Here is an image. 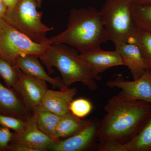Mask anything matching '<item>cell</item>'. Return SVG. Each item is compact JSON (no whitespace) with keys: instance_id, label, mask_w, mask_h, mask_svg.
Returning <instances> with one entry per match:
<instances>
[{"instance_id":"1","label":"cell","mask_w":151,"mask_h":151,"mask_svg":"<svg viewBox=\"0 0 151 151\" xmlns=\"http://www.w3.org/2000/svg\"><path fill=\"white\" fill-rule=\"evenodd\" d=\"M106 114L99 122L98 144L124 143L141 132L151 114V104L126 99L119 94L108 100L104 107Z\"/></svg>"},{"instance_id":"2","label":"cell","mask_w":151,"mask_h":151,"mask_svg":"<svg viewBox=\"0 0 151 151\" xmlns=\"http://www.w3.org/2000/svg\"><path fill=\"white\" fill-rule=\"evenodd\" d=\"M48 40L51 45H69L79 52L109 41L101 12L92 7L71 10L66 29Z\"/></svg>"},{"instance_id":"3","label":"cell","mask_w":151,"mask_h":151,"mask_svg":"<svg viewBox=\"0 0 151 151\" xmlns=\"http://www.w3.org/2000/svg\"><path fill=\"white\" fill-rule=\"evenodd\" d=\"M40 58L49 73H53L52 67L56 68L64 86L79 82L91 91H95L98 88L96 81L102 79L100 74L81 59L74 49L65 45H51L46 53Z\"/></svg>"},{"instance_id":"4","label":"cell","mask_w":151,"mask_h":151,"mask_svg":"<svg viewBox=\"0 0 151 151\" xmlns=\"http://www.w3.org/2000/svg\"><path fill=\"white\" fill-rule=\"evenodd\" d=\"M133 0H106L100 11L108 40L115 46L130 40L137 28L132 16Z\"/></svg>"},{"instance_id":"5","label":"cell","mask_w":151,"mask_h":151,"mask_svg":"<svg viewBox=\"0 0 151 151\" xmlns=\"http://www.w3.org/2000/svg\"><path fill=\"white\" fill-rule=\"evenodd\" d=\"M35 0H18L4 19L13 27L38 43H50L47 33L53 29L42 22L43 12H38Z\"/></svg>"},{"instance_id":"6","label":"cell","mask_w":151,"mask_h":151,"mask_svg":"<svg viewBox=\"0 0 151 151\" xmlns=\"http://www.w3.org/2000/svg\"><path fill=\"white\" fill-rule=\"evenodd\" d=\"M51 45L38 43L0 19V56L14 65L19 57L30 55L40 58Z\"/></svg>"},{"instance_id":"7","label":"cell","mask_w":151,"mask_h":151,"mask_svg":"<svg viewBox=\"0 0 151 151\" xmlns=\"http://www.w3.org/2000/svg\"><path fill=\"white\" fill-rule=\"evenodd\" d=\"M99 122L91 119V122L80 132L69 137L58 140L49 148L52 151H85L97 150V131Z\"/></svg>"},{"instance_id":"8","label":"cell","mask_w":151,"mask_h":151,"mask_svg":"<svg viewBox=\"0 0 151 151\" xmlns=\"http://www.w3.org/2000/svg\"><path fill=\"white\" fill-rule=\"evenodd\" d=\"M106 86L120 89L119 94L126 99L144 101L151 104V73L148 71L133 81L126 80L122 74H118L107 81Z\"/></svg>"},{"instance_id":"9","label":"cell","mask_w":151,"mask_h":151,"mask_svg":"<svg viewBox=\"0 0 151 151\" xmlns=\"http://www.w3.org/2000/svg\"><path fill=\"white\" fill-rule=\"evenodd\" d=\"M46 82L21 71L18 80L12 89L33 113L40 105L48 89Z\"/></svg>"},{"instance_id":"10","label":"cell","mask_w":151,"mask_h":151,"mask_svg":"<svg viewBox=\"0 0 151 151\" xmlns=\"http://www.w3.org/2000/svg\"><path fill=\"white\" fill-rule=\"evenodd\" d=\"M56 142L45 134L37 127L34 113L27 120V125L20 133L14 132L10 143L24 145L35 151L48 150Z\"/></svg>"},{"instance_id":"11","label":"cell","mask_w":151,"mask_h":151,"mask_svg":"<svg viewBox=\"0 0 151 151\" xmlns=\"http://www.w3.org/2000/svg\"><path fill=\"white\" fill-rule=\"evenodd\" d=\"M77 92L76 88L65 86L59 91L48 89L40 105L34 112L46 111L59 116H64L70 112L69 106Z\"/></svg>"},{"instance_id":"12","label":"cell","mask_w":151,"mask_h":151,"mask_svg":"<svg viewBox=\"0 0 151 151\" xmlns=\"http://www.w3.org/2000/svg\"><path fill=\"white\" fill-rule=\"evenodd\" d=\"M78 56L89 63L100 74L111 68L124 65L122 58L118 51H105L101 49L100 47L79 52Z\"/></svg>"},{"instance_id":"13","label":"cell","mask_w":151,"mask_h":151,"mask_svg":"<svg viewBox=\"0 0 151 151\" xmlns=\"http://www.w3.org/2000/svg\"><path fill=\"white\" fill-rule=\"evenodd\" d=\"M0 114L27 121L33 114L12 88L0 81Z\"/></svg>"},{"instance_id":"14","label":"cell","mask_w":151,"mask_h":151,"mask_svg":"<svg viewBox=\"0 0 151 151\" xmlns=\"http://www.w3.org/2000/svg\"><path fill=\"white\" fill-rule=\"evenodd\" d=\"M116 47V50L121 55L124 65L128 67L133 79L136 80L148 71L142 52L136 43L131 41L120 44Z\"/></svg>"},{"instance_id":"15","label":"cell","mask_w":151,"mask_h":151,"mask_svg":"<svg viewBox=\"0 0 151 151\" xmlns=\"http://www.w3.org/2000/svg\"><path fill=\"white\" fill-rule=\"evenodd\" d=\"M98 151H151V114L141 132L132 140L124 143L99 144Z\"/></svg>"},{"instance_id":"16","label":"cell","mask_w":151,"mask_h":151,"mask_svg":"<svg viewBox=\"0 0 151 151\" xmlns=\"http://www.w3.org/2000/svg\"><path fill=\"white\" fill-rule=\"evenodd\" d=\"M38 58L37 57L30 55L19 57L13 65L26 74L46 81L55 89H61L64 86L62 79L58 77H50L45 71Z\"/></svg>"},{"instance_id":"17","label":"cell","mask_w":151,"mask_h":151,"mask_svg":"<svg viewBox=\"0 0 151 151\" xmlns=\"http://www.w3.org/2000/svg\"><path fill=\"white\" fill-rule=\"evenodd\" d=\"M91 119L78 118L70 112L61 116L57 128V140L73 136L81 131L91 122Z\"/></svg>"},{"instance_id":"18","label":"cell","mask_w":151,"mask_h":151,"mask_svg":"<svg viewBox=\"0 0 151 151\" xmlns=\"http://www.w3.org/2000/svg\"><path fill=\"white\" fill-rule=\"evenodd\" d=\"M33 113L35 115L39 129L54 140L57 141V128L61 116L46 111H36Z\"/></svg>"},{"instance_id":"19","label":"cell","mask_w":151,"mask_h":151,"mask_svg":"<svg viewBox=\"0 0 151 151\" xmlns=\"http://www.w3.org/2000/svg\"><path fill=\"white\" fill-rule=\"evenodd\" d=\"M129 41L139 47L148 65V71L151 73V33L137 27Z\"/></svg>"},{"instance_id":"20","label":"cell","mask_w":151,"mask_h":151,"mask_svg":"<svg viewBox=\"0 0 151 151\" xmlns=\"http://www.w3.org/2000/svg\"><path fill=\"white\" fill-rule=\"evenodd\" d=\"M132 11L137 27L151 33V3L146 4L134 3Z\"/></svg>"},{"instance_id":"21","label":"cell","mask_w":151,"mask_h":151,"mask_svg":"<svg viewBox=\"0 0 151 151\" xmlns=\"http://www.w3.org/2000/svg\"><path fill=\"white\" fill-rule=\"evenodd\" d=\"M21 70L0 56V78L7 86L13 88L18 80Z\"/></svg>"},{"instance_id":"22","label":"cell","mask_w":151,"mask_h":151,"mask_svg":"<svg viewBox=\"0 0 151 151\" xmlns=\"http://www.w3.org/2000/svg\"><path fill=\"white\" fill-rule=\"evenodd\" d=\"M93 108L92 103L89 99L79 98L72 100L69 106V111L74 116L84 119L91 113Z\"/></svg>"},{"instance_id":"23","label":"cell","mask_w":151,"mask_h":151,"mask_svg":"<svg viewBox=\"0 0 151 151\" xmlns=\"http://www.w3.org/2000/svg\"><path fill=\"white\" fill-rule=\"evenodd\" d=\"M27 120L25 121L13 116L0 114V127L13 130L16 133H20L26 127Z\"/></svg>"},{"instance_id":"24","label":"cell","mask_w":151,"mask_h":151,"mask_svg":"<svg viewBox=\"0 0 151 151\" xmlns=\"http://www.w3.org/2000/svg\"><path fill=\"white\" fill-rule=\"evenodd\" d=\"M13 133L5 127H0V151H9Z\"/></svg>"},{"instance_id":"25","label":"cell","mask_w":151,"mask_h":151,"mask_svg":"<svg viewBox=\"0 0 151 151\" xmlns=\"http://www.w3.org/2000/svg\"><path fill=\"white\" fill-rule=\"evenodd\" d=\"M7 8V12L12 10L16 5L18 0H2Z\"/></svg>"},{"instance_id":"26","label":"cell","mask_w":151,"mask_h":151,"mask_svg":"<svg viewBox=\"0 0 151 151\" xmlns=\"http://www.w3.org/2000/svg\"><path fill=\"white\" fill-rule=\"evenodd\" d=\"M7 8L2 0H0V19H4L6 13Z\"/></svg>"},{"instance_id":"27","label":"cell","mask_w":151,"mask_h":151,"mask_svg":"<svg viewBox=\"0 0 151 151\" xmlns=\"http://www.w3.org/2000/svg\"><path fill=\"white\" fill-rule=\"evenodd\" d=\"M133 1L134 4H146L151 3V0H133Z\"/></svg>"},{"instance_id":"28","label":"cell","mask_w":151,"mask_h":151,"mask_svg":"<svg viewBox=\"0 0 151 151\" xmlns=\"http://www.w3.org/2000/svg\"><path fill=\"white\" fill-rule=\"evenodd\" d=\"M35 1L37 3L38 8H40L42 0H35Z\"/></svg>"}]
</instances>
